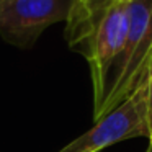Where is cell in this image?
Listing matches in <instances>:
<instances>
[{
	"instance_id": "6da1fadb",
	"label": "cell",
	"mask_w": 152,
	"mask_h": 152,
	"mask_svg": "<svg viewBox=\"0 0 152 152\" xmlns=\"http://www.w3.org/2000/svg\"><path fill=\"white\" fill-rule=\"evenodd\" d=\"M129 30L126 2L119 0H74L66 21V39L80 53L90 67L93 110L102 103L108 72L124 46Z\"/></svg>"
},
{
	"instance_id": "7a4b0ae2",
	"label": "cell",
	"mask_w": 152,
	"mask_h": 152,
	"mask_svg": "<svg viewBox=\"0 0 152 152\" xmlns=\"http://www.w3.org/2000/svg\"><path fill=\"white\" fill-rule=\"evenodd\" d=\"M126 7L129 15L128 36L108 72L102 103L93 110V121L124 102L152 69V0H129Z\"/></svg>"
},
{
	"instance_id": "3957f363",
	"label": "cell",
	"mask_w": 152,
	"mask_h": 152,
	"mask_svg": "<svg viewBox=\"0 0 152 152\" xmlns=\"http://www.w3.org/2000/svg\"><path fill=\"white\" fill-rule=\"evenodd\" d=\"M149 77V75H147ZM132 137H147V79L115 110L57 152H100Z\"/></svg>"
},
{
	"instance_id": "277c9868",
	"label": "cell",
	"mask_w": 152,
	"mask_h": 152,
	"mask_svg": "<svg viewBox=\"0 0 152 152\" xmlns=\"http://www.w3.org/2000/svg\"><path fill=\"white\" fill-rule=\"evenodd\" d=\"M74 0H0V36L30 49L48 26L67 21Z\"/></svg>"
},
{
	"instance_id": "5b68a950",
	"label": "cell",
	"mask_w": 152,
	"mask_h": 152,
	"mask_svg": "<svg viewBox=\"0 0 152 152\" xmlns=\"http://www.w3.org/2000/svg\"><path fill=\"white\" fill-rule=\"evenodd\" d=\"M147 126L149 137H152V69L147 77Z\"/></svg>"
},
{
	"instance_id": "8992f818",
	"label": "cell",
	"mask_w": 152,
	"mask_h": 152,
	"mask_svg": "<svg viewBox=\"0 0 152 152\" xmlns=\"http://www.w3.org/2000/svg\"><path fill=\"white\" fill-rule=\"evenodd\" d=\"M149 147L152 149V137H149Z\"/></svg>"
},
{
	"instance_id": "52a82bcc",
	"label": "cell",
	"mask_w": 152,
	"mask_h": 152,
	"mask_svg": "<svg viewBox=\"0 0 152 152\" xmlns=\"http://www.w3.org/2000/svg\"><path fill=\"white\" fill-rule=\"evenodd\" d=\"M145 152H152V149H151V147H147V151H145Z\"/></svg>"
},
{
	"instance_id": "ba28073f",
	"label": "cell",
	"mask_w": 152,
	"mask_h": 152,
	"mask_svg": "<svg viewBox=\"0 0 152 152\" xmlns=\"http://www.w3.org/2000/svg\"><path fill=\"white\" fill-rule=\"evenodd\" d=\"M119 2H129V0H119Z\"/></svg>"
}]
</instances>
